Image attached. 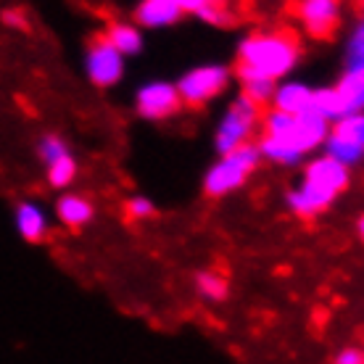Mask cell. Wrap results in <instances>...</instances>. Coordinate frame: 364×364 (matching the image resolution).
Wrapping results in <instances>:
<instances>
[{
  "instance_id": "cell-3",
  "label": "cell",
  "mask_w": 364,
  "mask_h": 364,
  "mask_svg": "<svg viewBox=\"0 0 364 364\" xmlns=\"http://www.w3.org/2000/svg\"><path fill=\"white\" fill-rule=\"evenodd\" d=\"M348 185H351V169L319 151L304 161L301 174L282 196V203L285 211L296 219L322 217L348 191Z\"/></svg>"
},
{
  "instance_id": "cell-2",
  "label": "cell",
  "mask_w": 364,
  "mask_h": 364,
  "mask_svg": "<svg viewBox=\"0 0 364 364\" xmlns=\"http://www.w3.org/2000/svg\"><path fill=\"white\" fill-rule=\"evenodd\" d=\"M304 58L301 35L291 27H256L240 37L235 48V82H282L293 77Z\"/></svg>"
},
{
  "instance_id": "cell-11",
  "label": "cell",
  "mask_w": 364,
  "mask_h": 364,
  "mask_svg": "<svg viewBox=\"0 0 364 364\" xmlns=\"http://www.w3.org/2000/svg\"><path fill=\"white\" fill-rule=\"evenodd\" d=\"M53 217L66 230H85L95 219V200L82 191H61L53 203Z\"/></svg>"
},
{
  "instance_id": "cell-8",
  "label": "cell",
  "mask_w": 364,
  "mask_h": 364,
  "mask_svg": "<svg viewBox=\"0 0 364 364\" xmlns=\"http://www.w3.org/2000/svg\"><path fill=\"white\" fill-rule=\"evenodd\" d=\"M85 80L98 90H114L127 74V58L119 53L103 35H95L82 53Z\"/></svg>"
},
{
  "instance_id": "cell-15",
  "label": "cell",
  "mask_w": 364,
  "mask_h": 364,
  "mask_svg": "<svg viewBox=\"0 0 364 364\" xmlns=\"http://www.w3.org/2000/svg\"><path fill=\"white\" fill-rule=\"evenodd\" d=\"M103 37L117 48L124 58H135L146 50V32L137 27L132 18H114L106 24Z\"/></svg>"
},
{
  "instance_id": "cell-17",
  "label": "cell",
  "mask_w": 364,
  "mask_h": 364,
  "mask_svg": "<svg viewBox=\"0 0 364 364\" xmlns=\"http://www.w3.org/2000/svg\"><path fill=\"white\" fill-rule=\"evenodd\" d=\"M177 6L185 16H196L206 24H214V27L230 24V18H232L228 0H177Z\"/></svg>"
},
{
  "instance_id": "cell-22",
  "label": "cell",
  "mask_w": 364,
  "mask_h": 364,
  "mask_svg": "<svg viewBox=\"0 0 364 364\" xmlns=\"http://www.w3.org/2000/svg\"><path fill=\"white\" fill-rule=\"evenodd\" d=\"M122 209H124V217H127L129 222H135V225L151 222V219L156 217V211H159L154 198H148L146 193H132V196H127Z\"/></svg>"
},
{
  "instance_id": "cell-12",
  "label": "cell",
  "mask_w": 364,
  "mask_h": 364,
  "mask_svg": "<svg viewBox=\"0 0 364 364\" xmlns=\"http://www.w3.org/2000/svg\"><path fill=\"white\" fill-rule=\"evenodd\" d=\"M185 14L177 6V0H137L132 9V21L143 32H159V29L177 27Z\"/></svg>"
},
{
  "instance_id": "cell-24",
  "label": "cell",
  "mask_w": 364,
  "mask_h": 364,
  "mask_svg": "<svg viewBox=\"0 0 364 364\" xmlns=\"http://www.w3.org/2000/svg\"><path fill=\"white\" fill-rule=\"evenodd\" d=\"M330 364H364V346H359V343L341 346L336 354H333Z\"/></svg>"
},
{
  "instance_id": "cell-13",
  "label": "cell",
  "mask_w": 364,
  "mask_h": 364,
  "mask_svg": "<svg viewBox=\"0 0 364 364\" xmlns=\"http://www.w3.org/2000/svg\"><path fill=\"white\" fill-rule=\"evenodd\" d=\"M14 225H16L21 240H27V243H43L50 235V217L40 200H18L14 206Z\"/></svg>"
},
{
  "instance_id": "cell-19",
  "label": "cell",
  "mask_w": 364,
  "mask_h": 364,
  "mask_svg": "<svg viewBox=\"0 0 364 364\" xmlns=\"http://www.w3.org/2000/svg\"><path fill=\"white\" fill-rule=\"evenodd\" d=\"M338 90L346 114H362L364 111V72H341L333 82Z\"/></svg>"
},
{
  "instance_id": "cell-7",
  "label": "cell",
  "mask_w": 364,
  "mask_h": 364,
  "mask_svg": "<svg viewBox=\"0 0 364 364\" xmlns=\"http://www.w3.org/2000/svg\"><path fill=\"white\" fill-rule=\"evenodd\" d=\"M346 0H293L296 32L309 40H330L343 27Z\"/></svg>"
},
{
  "instance_id": "cell-10",
  "label": "cell",
  "mask_w": 364,
  "mask_h": 364,
  "mask_svg": "<svg viewBox=\"0 0 364 364\" xmlns=\"http://www.w3.org/2000/svg\"><path fill=\"white\" fill-rule=\"evenodd\" d=\"M322 154H328L330 159H336L338 164H343L351 172L364 164V111L346 114L343 119L330 124Z\"/></svg>"
},
{
  "instance_id": "cell-16",
  "label": "cell",
  "mask_w": 364,
  "mask_h": 364,
  "mask_svg": "<svg viewBox=\"0 0 364 364\" xmlns=\"http://www.w3.org/2000/svg\"><path fill=\"white\" fill-rule=\"evenodd\" d=\"M193 293L203 304H222L230 296V282L217 269H200V272L193 274Z\"/></svg>"
},
{
  "instance_id": "cell-9",
  "label": "cell",
  "mask_w": 364,
  "mask_h": 364,
  "mask_svg": "<svg viewBox=\"0 0 364 364\" xmlns=\"http://www.w3.org/2000/svg\"><path fill=\"white\" fill-rule=\"evenodd\" d=\"M182 106V98L177 92V85L172 80H146L143 85H137L132 92V111L137 119L151 122V124H161L174 119Z\"/></svg>"
},
{
  "instance_id": "cell-18",
  "label": "cell",
  "mask_w": 364,
  "mask_h": 364,
  "mask_svg": "<svg viewBox=\"0 0 364 364\" xmlns=\"http://www.w3.org/2000/svg\"><path fill=\"white\" fill-rule=\"evenodd\" d=\"M341 72H364V14H359V18L348 27L341 53Z\"/></svg>"
},
{
  "instance_id": "cell-21",
  "label": "cell",
  "mask_w": 364,
  "mask_h": 364,
  "mask_svg": "<svg viewBox=\"0 0 364 364\" xmlns=\"http://www.w3.org/2000/svg\"><path fill=\"white\" fill-rule=\"evenodd\" d=\"M311 111H317L325 122H338V119L346 117V109H343V100L338 95V90L333 85H325V87H314V100H311Z\"/></svg>"
},
{
  "instance_id": "cell-1",
  "label": "cell",
  "mask_w": 364,
  "mask_h": 364,
  "mask_svg": "<svg viewBox=\"0 0 364 364\" xmlns=\"http://www.w3.org/2000/svg\"><path fill=\"white\" fill-rule=\"evenodd\" d=\"M330 132V122L317 111L304 114H282V111L264 109L262 129L256 137V148L262 161L280 169H301L309 156L319 154Z\"/></svg>"
},
{
  "instance_id": "cell-4",
  "label": "cell",
  "mask_w": 364,
  "mask_h": 364,
  "mask_svg": "<svg viewBox=\"0 0 364 364\" xmlns=\"http://www.w3.org/2000/svg\"><path fill=\"white\" fill-rule=\"evenodd\" d=\"M264 164L262 161V154L256 143L243 148H235V151H228V154H217V159L206 166V172L200 177V191L206 198H228V196H235L237 191H243L248 185V180L256 174V169Z\"/></svg>"
},
{
  "instance_id": "cell-5",
  "label": "cell",
  "mask_w": 364,
  "mask_h": 364,
  "mask_svg": "<svg viewBox=\"0 0 364 364\" xmlns=\"http://www.w3.org/2000/svg\"><path fill=\"white\" fill-rule=\"evenodd\" d=\"M262 117H264V106L246 98L240 90L235 95H230L222 114L217 117V124H214L217 154H228V151L256 143L259 129H262Z\"/></svg>"
},
{
  "instance_id": "cell-20",
  "label": "cell",
  "mask_w": 364,
  "mask_h": 364,
  "mask_svg": "<svg viewBox=\"0 0 364 364\" xmlns=\"http://www.w3.org/2000/svg\"><path fill=\"white\" fill-rule=\"evenodd\" d=\"M77 177H80V161H77V156L66 154L61 156L58 161H53V164L46 166V180L48 185L53 188V191H72V185L77 182Z\"/></svg>"
},
{
  "instance_id": "cell-25",
  "label": "cell",
  "mask_w": 364,
  "mask_h": 364,
  "mask_svg": "<svg viewBox=\"0 0 364 364\" xmlns=\"http://www.w3.org/2000/svg\"><path fill=\"white\" fill-rule=\"evenodd\" d=\"M356 237L364 243V211L359 214V219H356Z\"/></svg>"
},
{
  "instance_id": "cell-23",
  "label": "cell",
  "mask_w": 364,
  "mask_h": 364,
  "mask_svg": "<svg viewBox=\"0 0 364 364\" xmlns=\"http://www.w3.org/2000/svg\"><path fill=\"white\" fill-rule=\"evenodd\" d=\"M240 92L251 98L254 103L259 106H269V100H272V92H274V85L272 82H262V80H251V82H240Z\"/></svg>"
},
{
  "instance_id": "cell-26",
  "label": "cell",
  "mask_w": 364,
  "mask_h": 364,
  "mask_svg": "<svg viewBox=\"0 0 364 364\" xmlns=\"http://www.w3.org/2000/svg\"><path fill=\"white\" fill-rule=\"evenodd\" d=\"M356 3H359V11L364 14V0H356Z\"/></svg>"
},
{
  "instance_id": "cell-14",
  "label": "cell",
  "mask_w": 364,
  "mask_h": 364,
  "mask_svg": "<svg viewBox=\"0 0 364 364\" xmlns=\"http://www.w3.org/2000/svg\"><path fill=\"white\" fill-rule=\"evenodd\" d=\"M311 100H314V85H309L306 80L299 77H288L282 82L274 85L272 100L267 109L282 111V114H304L311 109Z\"/></svg>"
},
{
  "instance_id": "cell-6",
  "label": "cell",
  "mask_w": 364,
  "mask_h": 364,
  "mask_svg": "<svg viewBox=\"0 0 364 364\" xmlns=\"http://www.w3.org/2000/svg\"><path fill=\"white\" fill-rule=\"evenodd\" d=\"M235 82V72L232 66L222 64V61H206V64H196L174 80L177 92L182 98L185 109H206L214 100L225 98L228 90Z\"/></svg>"
}]
</instances>
